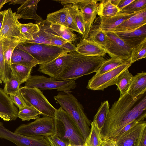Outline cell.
<instances>
[{"mask_svg": "<svg viewBox=\"0 0 146 146\" xmlns=\"http://www.w3.org/2000/svg\"><path fill=\"white\" fill-rule=\"evenodd\" d=\"M146 114V92L133 96L120 95L107 116L101 134L103 139H113L127 125Z\"/></svg>", "mask_w": 146, "mask_h": 146, "instance_id": "obj_1", "label": "cell"}, {"mask_svg": "<svg viewBox=\"0 0 146 146\" xmlns=\"http://www.w3.org/2000/svg\"><path fill=\"white\" fill-rule=\"evenodd\" d=\"M106 60L102 56H85L76 51L69 52L63 70L55 79L75 80L83 76L96 72Z\"/></svg>", "mask_w": 146, "mask_h": 146, "instance_id": "obj_2", "label": "cell"}, {"mask_svg": "<svg viewBox=\"0 0 146 146\" xmlns=\"http://www.w3.org/2000/svg\"><path fill=\"white\" fill-rule=\"evenodd\" d=\"M54 98L73 119L85 142L90 132L91 123L84 112L82 105L70 93H58Z\"/></svg>", "mask_w": 146, "mask_h": 146, "instance_id": "obj_3", "label": "cell"}, {"mask_svg": "<svg viewBox=\"0 0 146 146\" xmlns=\"http://www.w3.org/2000/svg\"><path fill=\"white\" fill-rule=\"evenodd\" d=\"M55 134L70 146L83 144L85 141L75 122L61 107L56 111Z\"/></svg>", "mask_w": 146, "mask_h": 146, "instance_id": "obj_4", "label": "cell"}, {"mask_svg": "<svg viewBox=\"0 0 146 146\" xmlns=\"http://www.w3.org/2000/svg\"><path fill=\"white\" fill-rule=\"evenodd\" d=\"M16 48L30 54L39 64L48 63L60 56L69 52L60 46L35 43H21Z\"/></svg>", "mask_w": 146, "mask_h": 146, "instance_id": "obj_5", "label": "cell"}, {"mask_svg": "<svg viewBox=\"0 0 146 146\" xmlns=\"http://www.w3.org/2000/svg\"><path fill=\"white\" fill-rule=\"evenodd\" d=\"M19 90L27 105L33 106L45 116L54 118L56 109L48 101L40 89L24 86L20 88Z\"/></svg>", "mask_w": 146, "mask_h": 146, "instance_id": "obj_6", "label": "cell"}, {"mask_svg": "<svg viewBox=\"0 0 146 146\" xmlns=\"http://www.w3.org/2000/svg\"><path fill=\"white\" fill-rule=\"evenodd\" d=\"M14 132L28 137H47L56 133L54 118L44 116L32 122L21 125Z\"/></svg>", "mask_w": 146, "mask_h": 146, "instance_id": "obj_7", "label": "cell"}, {"mask_svg": "<svg viewBox=\"0 0 146 146\" xmlns=\"http://www.w3.org/2000/svg\"><path fill=\"white\" fill-rule=\"evenodd\" d=\"M76 86V83L74 80H58L54 78L37 75H31L24 86L42 90L56 89L65 93H70Z\"/></svg>", "mask_w": 146, "mask_h": 146, "instance_id": "obj_8", "label": "cell"}, {"mask_svg": "<svg viewBox=\"0 0 146 146\" xmlns=\"http://www.w3.org/2000/svg\"><path fill=\"white\" fill-rule=\"evenodd\" d=\"M54 1L62 5L71 4L75 6L83 14L85 24V32L82 38L87 39L91 28L97 15L99 4L96 0H57Z\"/></svg>", "mask_w": 146, "mask_h": 146, "instance_id": "obj_9", "label": "cell"}, {"mask_svg": "<svg viewBox=\"0 0 146 146\" xmlns=\"http://www.w3.org/2000/svg\"><path fill=\"white\" fill-rule=\"evenodd\" d=\"M132 64L130 59L126 63L103 74L94 75L89 80L87 88L94 90H103L109 86L115 85L117 78Z\"/></svg>", "mask_w": 146, "mask_h": 146, "instance_id": "obj_10", "label": "cell"}, {"mask_svg": "<svg viewBox=\"0 0 146 146\" xmlns=\"http://www.w3.org/2000/svg\"><path fill=\"white\" fill-rule=\"evenodd\" d=\"M18 20L16 13H13L11 8L5 10L0 40L5 38L17 40L22 43L27 40L21 32V23Z\"/></svg>", "mask_w": 146, "mask_h": 146, "instance_id": "obj_11", "label": "cell"}, {"mask_svg": "<svg viewBox=\"0 0 146 146\" xmlns=\"http://www.w3.org/2000/svg\"><path fill=\"white\" fill-rule=\"evenodd\" d=\"M109 39L108 45L104 47L111 58L127 60L131 58L132 49L129 47L116 33H106Z\"/></svg>", "mask_w": 146, "mask_h": 146, "instance_id": "obj_12", "label": "cell"}, {"mask_svg": "<svg viewBox=\"0 0 146 146\" xmlns=\"http://www.w3.org/2000/svg\"><path fill=\"white\" fill-rule=\"evenodd\" d=\"M146 127V122L145 121L119 134L113 140L117 146H137L138 139Z\"/></svg>", "mask_w": 146, "mask_h": 146, "instance_id": "obj_13", "label": "cell"}, {"mask_svg": "<svg viewBox=\"0 0 146 146\" xmlns=\"http://www.w3.org/2000/svg\"><path fill=\"white\" fill-rule=\"evenodd\" d=\"M18 111L9 95L0 88V117L5 121L15 120L18 117Z\"/></svg>", "mask_w": 146, "mask_h": 146, "instance_id": "obj_14", "label": "cell"}, {"mask_svg": "<svg viewBox=\"0 0 146 146\" xmlns=\"http://www.w3.org/2000/svg\"><path fill=\"white\" fill-rule=\"evenodd\" d=\"M139 11L131 14L119 12L111 17H99L100 23L96 27L105 33L113 32L117 27Z\"/></svg>", "mask_w": 146, "mask_h": 146, "instance_id": "obj_15", "label": "cell"}, {"mask_svg": "<svg viewBox=\"0 0 146 146\" xmlns=\"http://www.w3.org/2000/svg\"><path fill=\"white\" fill-rule=\"evenodd\" d=\"M68 53H65L48 63L40 64L38 71L50 77L56 78L63 70Z\"/></svg>", "mask_w": 146, "mask_h": 146, "instance_id": "obj_16", "label": "cell"}, {"mask_svg": "<svg viewBox=\"0 0 146 146\" xmlns=\"http://www.w3.org/2000/svg\"><path fill=\"white\" fill-rule=\"evenodd\" d=\"M3 40L5 67V78L6 82L10 78L12 75L11 58L13 52L17 46L22 42L17 40L5 38H3Z\"/></svg>", "mask_w": 146, "mask_h": 146, "instance_id": "obj_17", "label": "cell"}, {"mask_svg": "<svg viewBox=\"0 0 146 146\" xmlns=\"http://www.w3.org/2000/svg\"><path fill=\"white\" fill-rule=\"evenodd\" d=\"M115 33L132 49L146 39V25L134 30Z\"/></svg>", "mask_w": 146, "mask_h": 146, "instance_id": "obj_18", "label": "cell"}, {"mask_svg": "<svg viewBox=\"0 0 146 146\" xmlns=\"http://www.w3.org/2000/svg\"><path fill=\"white\" fill-rule=\"evenodd\" d=\"M40 0H26L17 9L16 13L18 19L22 18L36 21V23L43 19L36 13L38 4Z\"/></svg>", "mask_w": 146, "mask_h": 146, "instance_id": "obj_19", "label": "cell"}, {"mask_svg": "<svg viewBox=\"0 0 146 146\" xmlns=\"http://www.w3.org/2000/svg\"><path fill=\"white\" fill-rule=\"evenodd\" d=\"M146 25V8L132 16L116 27L114 32L127 31Z\"/></svg>", "mask_w": 146, "mask_h": 146, "instance_id": "obj_20", "label": "cell"}, {"mask_svg": "<svg viewBox=\"0 0 146 146\" xmlns=\"http://www.w3.org/2000/svg\"><path fill=\"white\" fill-rule=\"evenodd\" d=\"M76 51L88 56L103 57L107 54L104 48L86 39L82 38L80 40L76 46Z\"/></svg>", "mask_w": 146, "mask_h": 146, "instance_id": "obj_21", "label": "cell"}, {"mask_svg": "<svg viewBox=\"0 0 146 146\" xmlns=\"http://www.w3.org/2000/svg\"><path fill=\"white\" fill-rule=\"evenodd\" d=\"M37 24L39 27L40 30L38 33L33 34V40H27L24 43H35L51 45L50 41V39L57 35V34L50 28V24L43 23Z\"/></svg>", "mask_w": 146, "mask_h": 146, "instance_id": "obj_22", "label": "cell"}, {"mask_svg": "<svg viewBox=\"0 0 146 146\" xmlns=\"http://www.w3.org/2000/svg\"><path fill=\"white\" fill-rule=\"evenodd\" d=\"M146 92V72L142 71L133 76L127 93L135 96Z\"/></svg>", "mask_w": 146, "mask_h": 146, "instance_id": "obj_23", "label": "cell"}, {"mask_svg": "<svg viewBox=\"0 0 146 146\" xmlns=\"http://www.w3.org/2000/svg\"><path fill=\"white\" fill-rule=\"evenodd\" d=\"M11 63L20 64L32 68L39 64L38 62L30 54L16 48L12 55Z\"/></svg>", "mask_w": 146, "mask_h": 146, "instance_id": "obj_24", "label": "cell"}, {"mask_svg": "<svg viewBox=\"0 0 146 146\" xmlns=\"http://www.w3.org/2000/svg\"><path fill=\"white\" fill-rule=\"evenodd\" d=\"M32 68L22 65L12 64V74L18 80L21 84L25 82L29 78Z\"/></svg>", "mask_w": 146, "mask_h": 146, "instance_id": "obj_25", "label": "cell"}, {"mask_svg": "<svg viewBox=\"0 0 146 146\" xmlns=\"http://www.w3.org/2000/svg\"><path fill=\"white\" fill-rule=\"evenodd\" d=\"M67 10V6L65 5L60 10L48 14L44 20L51 24L62 25L67 28L66 21Z\"/></svg>", "mask_w": 146, "mask_h": 146, "instance_id": "obj_26", "label": "cell"}, {"mask_svg": "<svg viewBox=\"0 0 146 146\" xmlns=\"http://www.w3.org/2000/svg\"><path fill=\"white\" fill-rule=\"evenodd\" d=\"M91 125L90 133L85 143L86 146H101L103 139L101 131L95 121L93 120Z\"/></svg>", "mask_w": 146, "mask_h": 146, "instance_id": "obj_27", "label": "cell"}, {"mask_svg": "<svg viewBox=\"0 0 146 146\" xmlns=\"http://www.w3.org/2000/svg\"><path fill=\"white\" fill-rule=\"evenodd\" d=\"M120 12L117 6L112 4L110 0H103L99 3L97 15L99 17H111Z\"/></svg>", "mask_w": 146, "mask_h": 146, "instance_id": "obj_28", "label": "cell"}, {"mask_svg": "<svg viewBox=\"0 0 146 146\" xmlns=\"http://www.w3.org/2000/svg\"><path fill=\"white\" fill-rule=\"evenodd\" d=\"M133 77L128 69L125 70L118 76L115 85L117 86V90L120 91V95L127 92Z\"/></svg>", "mask_w": 146, "mask_h": 146, "instance_id": "obj_29", "label": "cell"}, {"mask_svg": "<svg viewBox=\"0 0 146 146\" xmlns=\"http://www.w3.org/2000/svg\"><path fill=\"white\" fill-rule=\"evenodd\" d=\"M86 39L103 48L107 46L109 43V39L106 33L97 27L91 28Z\"/></svg>", "mask_w": 146, "mask_h": 146, "instance_id": "obj_30", "label": "cell"}, {"mask_svg": "<svg viewBox=\"0 0 146 146\" xmlns=\"http://www.w3.org/2000/svg\"><path fill=\"white\" fill-rule=\"evenodd\" d=\"M110 110V105L108 101L102 102L94 117L93 120L96 121L101 131L104 126Z\"/></svg>", "mask_w": 146, "mask_h": 146, "instance_id": "obj_31", "label": "cell"}, {"mask_svg": "<svg viewBox=\"0 0 146 146\" xmlns=\"http://www.w3.org/2000/svg\"><path fill=\"white\" fill-rule=\"evenodd\" d=\"M50 28L58 36L68 42H72L77 39L76 35L68 28L64 26L56 24H51Z\"/></svg>", "mask_w": 146, "mask_h": 146, "instance_id": "obj_32", "label": "cell"}, {"mask_svg": "<svg viewBox=\"0 0 146 146\" xmlns=\"http://www.w3.org/2000/svg\"><path fill=\"white\" fill-rule=\"evenodd\" d=\"M129 60H124L115 58H111L106 60L102 64L95 75L101 74L112 70L126 63Z\"/></svg>", "mask_w": 146, "mask_h": 146, "instance_id": "obj_33", "label": "cell"}, {"mask_svg": "<svg viewBox=\"0 0 146 146\" xmlns=\"http://www.w3.org/2000/svg\"><path fill=\"white\" fill-rule=\"evenodd\" d=\"M41 113L33 106L27 105L22 109L19 110L18 117L23 121H29L36 119L39 118Z\"/></svg>", "mask_w": 146, "mask_h": 146, "instance_id": "obj_34", "label": "cell"}, {"mask_svg": "<svg viewBox=\"0 0 146 146\" xmlns=\"http://www.w3.org/2000/svg\"><path fill=\"white\" fill-rule=\"evenodd\" d=\"M67 5L72 11L76 25L82 38L85 32V24L83 14L76 6L71 4Z\"/></svg>", "mask_w": 146, "mask_h": 146, "instance_id": "obj_35", "label": "cell"}, {"mask_svg": "<svg viewBox=\"0 0 146 146\" xmlns=\"http://www.w3.org/2000/svg\"><path fill=\"white\" fill-rule=\"evenodd\" d=\"M21 33L27 40H33V34L38 33L40 30L39 27L36 23H29L21 24Z\"/></svg>", "mask_w": 146, "mask_h": 146, "instance_id": "obj_36", "label": "cell"}, {"mask_svg": "<svg viewBox=\"0 0 146 146\" xmlns=\"http://www.w3.org/2000/svg\"><path fill=\"white\" fill-rule=\"evenodd\" d=\"M146 57V39L132 49L131 62L132 64Z\"/></svg>", "mask_w": 146, "mask_h": 146, "instance_id": "obj_37", "label": "cell"}, {"mask_svg": "<svg viewBox=\"0 0 146 146\" xmlns=\"http://www.w3.org/2000/svg\"><path fill=\"white\" fill-rule=\"evenodd\" d=\"M146 8V0H134L119 12L131 14L139 11Z\"/></svg>", "mask_w": 146, "mask_h": 146, "instance_id": "obj_38", "label": "cell"}, {"mask_svg": "<svg viewBox=\"0 0 146 146\" xmlns=\"http://www.w3.org/2000/svg\"><path fill=\"white\" fill-rule=\"evenodd\" d=\"M20 85L17 78L12 75L10 78L5 83L3 90L9 95H14L19 90Z\"/></svg>", "mask_w": 146, "mask_h": 146, "instance_id": "obj_39", "label": "cell"}, {"mask_svg": "<svg viewBox=\"0 0 146 146\" xmlns=\"http://www.w3.org/2000/svg\"><path fill=\"white\" fill-rule=\"evenodd\" d=\"M66 15V21L67 28L71 31H74L80 33V31L76 25L72 11L68 7Z\"/></svg>", "mask_w": 146, "mask_h": 146, "instance_id": "obj_40", "label": "cell"}, {"mask_svg": "<svg viewBox=\"0 0 146 146\" xmlns=\"http://www.w3.org/2000/svg\"><path fill=\"white\" fill-rule=\"evenodd\" d=\"M9 96L13 102L18 108L19 110L23 109L27 105L19 90L15 94Z\"/></svg>", "mask_w": 146, "mask_h": 146, "instance_id": "obj_41", "label": "cell"}, {"mask_svg": "<svg viewBox=\"0 0 146 146\" xmlns=\"http://www.w3.org/2000/svg\"><path fill=\"white\" fill-rule=\"evenodd\" d=\"M3 41V39L0 40V80L5 84L6 82L5 78V67Z\"/></svg>", "mask_w": 146, "mask_h": 146, "instance_id": "obj_42", "label": "cell"}, {"mask_svg": "<svg viewBox=\"0 0 146 146\" xmlns=\"http://www.w3.org/2000/svg\"><path fill=\"white\" fill-rule=\"evenodd\" d=\"M46 138L50 146H70L61 139L55 133L47 137Z\"/></svg>", "mask_w": 146, "mask_h": 146, "instance_id": "obj_43", "label": "cell"}, {"mask_svg": "<svg viewBox=\"0 0 146 146\" xmlns=\"http://www.w3.org/2000/svg\"><path fill=\"white\" fill-rule=\"evenodd\" d=\"M50 44L53 46H60L68 42L59 36H55L51 38L50 40Z\"/></svg>", "mask_w": 146, "mask_h": 146, "instance_id": "obj_44", "label": "cell"}, {"mask_svg": "<svg viewBox=\"0 0 146 146\" xmlns=\"http://www.w3.org/2000/svg\"><path fill=\"white\" fill-rule=\"evenodd\" d=\"M137 146H146V127L142 132L138 139Z\"/></svg>", "mask_w": 146, "mask_h": 146, "instance_id": "obj_45", "label": "cell"}, {"mask_svg": "<svg viewBox=\"0 0 146 146\" xmlns=\"http://www.w3.org/2000/svg\"><path fill=\"white\" fill-rule=\"evenodd\" d=\"M60 47L68 50L69 52L75 51L76 50V46L71 42H67Z\"/></svg>", "mask_w": 146, "mask_h": 146, "instance_id": "obj_46", "label": "cell"}, {"mask_svg": "<svg viewBox=\"0 0 146 146\" xmlns=\"http://www.w3.org/2000/svg\"><path fill=\"white\" fill-rule=\"evenodd\" d=\"M134 0H120L117 7L119 9L120 11L123 8L127 6Z\"/></svg>", "mask_w": 146, "mask_h": 146, "instance_id": "obj_47", "label": "cell"}, {"mask_svg": "<svg viewBox=\"0 0 146 146\" xmlns=\"http://www.w3.org/2000/svg\"><path fill=\"white\" fill-rule=\"evenodd\" d=\"M101 146H115L114 140L109 139H103Z\"/></svg>", "mask_w": 146, "mask_h": 146, "instance_id": "obj_48", "label": "cell"}, {"mask_svg": "<svg viewBox=\"0 0 146 146\" xmlns=\"http://www.w3.org/2000/svg\"><path fill=\"white\" fill-rule=\"evenodd\" d=\"M26 0H11L9 2V5L13 4L15 5L16 4H20L21 5L23 4Z\"/></svg>", "mask_w": 146, "mask_h": 146, "instance_id": "obj_49", "label": "cell"}, {"mask_svg": "<svg viewBox=\"0 0 146 146\" xmlns=\"http://www.w3.org/2000/svg\"><path fill=\"white\" fill-rule=\"evenodd\" d=\"M5 10L0 12V31L1 30L4 19Z\"/></svg>", "mask_w": 146, "mask_h": 146, "instance_id": "obj_50", "label": "cell"}, {"mask_svg": "<svg viewBox=\"0 0 146 146\" xmlns=\"http://www.w3.org/2000/svg\"><path fill=\"white\" fill-rule=\"evenodd\" d=\"M11 0H0V10L6 3L9 2Z\"/></svg>", "mask_w": 146, "mask_h": 146, "instance_id": "obj_51", "label": "cell"}, {"mask_svg": "<svg viewBox=\"0 0 146 146\" xmlns=\"http://www.w3.org/2000/svg\"><path fill=\"white\" fill-rule=\"evenodd\" d=\"M120 0H110L111 3L114 5L117 6Z\"/></svg>", "mask_w": 146, "mask_h": 146, "instance_id": "obj_52", "label": "cell"}, {"mask_svg": "<svg viewBox=\"0 0 146 146\" xmlns=\"http://www.w3.org/2000/svg\"><path fill=\"white\" fill-rule=\"evenodd\" d=\"M72 146H86V144L84 143L83 144L74 145Z\"/></svg>", "mask_w": 146, "mask_h": 146, "instance_id": "obj_53", "label": "cell"}, {"mask_svg": "<svg viewBox=\"0 0 146 146\" xmlns=\"http://www.w3.org/2000/svg\"><path fill=\"white\" fill-rule=\"evenodd\" d=\"M2 82L0 80V84H1Z\"/></svg>", "mask_w": 146, "mask_h": 146, "instance_id": "obj_54", "label": "cell"}]
</instances>
